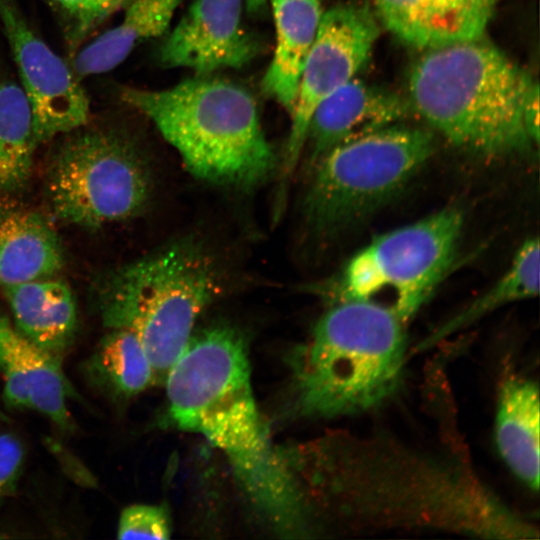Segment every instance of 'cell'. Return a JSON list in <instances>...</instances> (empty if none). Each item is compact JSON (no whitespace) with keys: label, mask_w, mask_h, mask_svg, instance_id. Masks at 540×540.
Here are the masks:
<instances>
[{"label":"cell","mask_w":540,"mask_h":540,"mask_svg":"<svg viewBox=\"0 0 540 540\" xmlns=\"http://www.w3.org/2000/svg\"><path fill=\"white\" fill-rule=\"evenodd\" d=\"M0 23L31 107L37 146L87 124L90 104L79 77L30 28L14 0H0Z\"/></svg>","instance_id":"30bf717a"},{"label":"cell","mask_w":540,"mask_h":540,"mask_svg":"<svg viewBox=\"0 0 540 540\" xmlns=\"http://www.w3.org/2000/svg\"><path fill=\"white\" fill-rule=\"evenodd\" d=\"M0 197V286L53 278L64 251L52 223L41 213Z\"/></svg>","instance_id":"9a60e30c"},{"label":"cell","mask_w":540,"mask_h":540,"mask_svg":"<svg viewBox=\"0 0 540 540\" xmlns=\"http://www.w3.org/2000/svg\"><path fill=\"white\" fill-rule=\"evenodd\" d=\"M132 0H49L62 19L70 46L81 44L98 26Z\"/></svg>","instance_id":"603a6c76"},{"label":"cell","mask_w":540,"mask_h":540,"mask_svg":"<svg viewBox=\"0 0 540 540\" xmlns=\"http://www.w3.org/2000/svg\"><path fill=\"white\" fill-rule=\"evenodd\" d=\"M250 1H259V0H250Z\"/></svg>","instance_id":"4316f807"},{"label":"cell","mask_w":540,"mask_h":540,"mask_svg":"<svg viewBox=\"0 0 540 540\" xmlns=\"http://www.w3.org/2000/svg\"><path fill=\"white\" fill-rule=\"evenodd\" d=\"M534 83L480 37L426 50L411 69L408 101L454 145L499 155L533 148L523 109Z\"/></svg>","instance_id":"7a4b0ae2"},{"label":"cell","mask_w":540,"mask_h":540,"mask_svg":"<svg viewBox=\"0 0 540 540\" xmlns=\"http://www.w3.org/2000/svg\"><path fill=\"white\" fill-rule=\"evenodd\" d=\"M89 380L99 389L121 397L139 394L153 383L147 354L137 336L111 329L85 364Z\"/></svg>","instance_id":"44dd1931"},{"label":"cell","mask_w":540,"mask_h":540,"mask_svg":"<svg viewBox=\"0 0 540 540\" xmlns=\"http://www.w3.org/2000/svg\"><path fill=\"white\" fill-rule=\"evenodd\" d=\"M500 0H374L403 42L430 50L483 37Z\"/></svg>","instance_id":"5bb4252c"},{"label":"cell","mask_w":540,"mask_h":540,"mask_svg":"<svg viewBox=\"0 0 540 540\" xmlns=\"http://www.w3.org/2000/svg\"><path fill=\"white\" fill-rule=\"evenodd\" d=\"M119 96L153 122L199 179L248 188L273 169L255 99L239 84L194 75L164 89L122 87Z\"/></svg>","instance_id":"3957f363"},{"label":"cell","mask_w":540,"mask_h":540,"mask_svg":"<svg viewBox=\"0 0 540 540\" xmlns=\"http://www.w3.org/2000/svg\"><path fill=\"white\" fill-rule=\"evenodd\" d=\"M410 111L408 100L354 77L314 110L304 146L309 164L341 142L401 123Z\"/></svg>","instance_id":"4fadbf2b"},{"label":"cell","mask_w":540,"mask_h":540,"mask_svg":"<svg viewBox=\"0 0 540 540\" xmlns=\"http://www.w3.org/2000/svg\"><path fill=\"white\" fill-rule=\"evenodd\" d=\"M244 7V0H193L162 42V66L213 75L250 63L260 45L243 26Z\"/></svg>","instance_id":"8fae6325"},{"label":"cell","mask_w":540,"mask_h":540,"mask_svg":"<svg viewBox=\"0 0 540 540\" xmlns=\"http://www.w3.org/2000/svg\"><path fill=\"white\" fill-rule=\"evenodd\" d=\"M496 441L512 471L539 488V390L530 380L507 381L500 392Z\"/></svg>","instance_id":"d6986e66"},{"label":"cell","mask_w":540,"mask_h":540,"mask_svg":"<svg viewBox=\"0 0 540 540\" xmlns=\"http://www.w3.org/2000/svg\"><path fill=\"white\" fill-rule=\"evenodd\" d=\"M270 5L276 45L261 85L263 91L290 114L300 74L324 11L321 0H270Z\"/></svg>","instance_id":"e0dca14e"},{"label":"cell","mask_w":540,"mask_h":540,"mask_svg":"<svg viewBox=\"0 0 540 540\" xmlns=\"http://www.w3.org/2000/svg\"><path fill=\"white\" fill-rule=\"evenodd\" d=\"M372 13L357 4L336 5L322 15L305 59L282 164V184L304 152L310 118L316 107L353 79L370 57L379 35Z\"/></svg>","instance_id":"9c48e42d"},{"label":"cell","mask_w":540,"mask_h":540,"mask_svg":"<svg viewBox=\"0 0 540 540\" xmlns=\"http://www.w3.org/2000/svg\"><path fill=\"white\" fill-rule=\"evenodd\" d=\"M540 250L538 237L528 238L517 250L506 273L489 289L439 330L444 335L465 326L497 307L531 298L539 292Z\"/></svg>","instance_id":"7402d4cb"},{"label":"cell","mask_w":540,"mask_h":540,"mask_svg":"<svg viewBox=\"0 0 540 540\" xmlns=\"http://www.w3.org/2000/svg\"><path fill=\"white\" fill-rule=\"evenodd\" d=\"M22 460L20 442L8 433H0V500L14 490Z\"/></svg>","instance_id":"d4e9b609"},{"label":"cell","mask_w":540,"mask_h":540,"mask_svg":"<svg viewBox=\"0 0 540 540\" xmlns=\"http://www.w3.org/2000/svg\"><path fill=\"white\" fill-rule=\"evenodd\" d=\"M403 324L391 309L374 301L335 302L318 321L296 364L302 412L350 415L388 399L403 372Z\"/></svg>","instance_id":"277c9868"},{"label":"cell","mask_w":540,"mask_h":540,"mask_svg":"<svg viewBox=\"0 0 540 540\" xmlns=\"http://www.w3.org/2000/svg\"><path fill=\"white\" fill-rule=\"evenodd\" d=\"M169 411L227 457L255 508L278 531L298 532L300 493L258 411L242 338L227 327L193 336L165 378Z\"/></svg>","instance_id":"6da1fadb"},{"label":"cell","mask_w":540,"mask_h":540,"mask_svg":"<svg viewBox=\"0 0 540 540\" xmlns=\"http://www.w3.org/2000/svg\"><path fill=\"white\" fill-rule=\"evenodd\" d=\"M0 373L8 405L40 412L62 430L71 429V387L61 359L21 335L5 316H0Z\"/></svg>","instance_id":"7c38bea8"},{"label":"cell","mask_w":540,"mask_h":540,"mask_svg":"<svg viewBox=\"0 0 540 540\" xmlns=\"http://www.w3.org/2000/svg\"><path fill=\"white\" fill-rule=\"evenodd\" d=\"M184 0H132L122 21L79 51L73 61L78 77L102 74L120 65L136 46L169 31Z\"/></svg>","instance_id":"ac0fdd59"},{"label":"cell","mask_w":540,"mask_h":540,"mask_svg":"<svg viewBox=\"0 0 540 540\" xmlns=\"http://www.w3.org/2000/svg\"><path fill=\"white\" fill-rule=\"evenodd\" d=\"M433 148L432 134L402 122L335 145L314 164L303 202L308 227L327 235L362 222L407 185Z\"/></svg>","instance_id":"8992f818"},{"label":"cell","mask_w":540,"mask_h":540,"mask_svg":"<svg viewBox=\"0 0 540 540\" xmlns=\"http://www.w3.org/2000/svg\"><path fill=\"white\" fill-rule=\"evenodd\" d=\"M94 292L103 324L137 336L153 382H160L186 347L199 315L221 292V277L201 246L183 241L108 271Z\"/></svg>","instance_id":"5b68a950"},{"label":"cell","mask_w":540,"mask_h":540,"mask_svg":"<svg viewBox=\"0 0 540 540\" xmlns=\"http://www.w3.org/2000/svg\"><path fill=\"white\" fill-rule=\"evenodd\" d=\"M28 99L14 82L0 80V192H20L28 183L37 148Z\"/></svg>","instance_id":"ffe728a7"},{"label":"cell","mask_w":540,"mask_h":540,"mask_svg":"<svg viewBox=\"0 0 540 540\" xmlns=\"http://www.w3.org/2000/svg\"><path fill=\"white\" fill-rule=\"evenodd\" d=\"M87 124L64 134L53 152L45 194L55 218L96 229L142 212L150 197L151 178L140 150L128 136Z\"/></svg>","instance_id":"52a82bcc"},{"label":"cell","mask_w":540,"mask_h":540,"mask_svg":"<svg viewBox=\"0 0 540 540\" xmlns=\"http://www.w3.org/2000/svg\"><path fill=\"white\" fill-rule=\"evenodd\" d=\"M463 212L447 207L374 238L346 264L331 289L335 302L376 300L403 322L420 310L446 275L456 253Z\"/></svg>","instance_id":"ba28073f"},{"label":"cell","mask_w":540,"mask_h":540,"mask_svg":"<svg viewBox=\"0 0 540 540\" xmlns=\"http://www.w3.org/2000/svg\"><path fill=\"white\" fill-rule=\"evenodd\" d=\"M523 120L527 135L533 144H539V86L535 82L524 103Z\"/></svg>","instance_id":"484cf974"},{"label":"cell","mask_w":540,"mask_h":540,"mask_svg":"<svg viewBox=\"0 0 540 540\" xmlns=\"http://www.w3.org/2000/svg\"><path fill=\"white\" fill-rule=\"evenodd\" d=\"M170 533V522L165 509L147 504H135L125 508L117 528L119 539H169Z\"/></svg>","instance_id":"cb8c5ba5"},{"label":"cell","mask_w":540,"mask_h":540,"mask_svg":"<svg viewBox=\"0 0 540 540\" xmlns=\"http://www.w3.org/2000/svg\"><path fill=\"white\" fill-rule=\"evenodd\" d=\"M15 329L62 360L74 341L77 308L65 282L53 278L3 287Z\"/></svg>","instance_id":"2e32d148"}]
</instances>
